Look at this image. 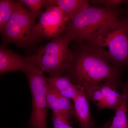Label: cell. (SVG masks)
<instances>
[{
	"label": "cell",
	"mask_w": 128,
	"mask_h": 128,
	"mask_svg": "<svg viewBox=\"0 0 128 128\" xmlns=\"http://www.w3.org/2000/svg\"><path fill=\"white\" fill-rule=\"evenodd\" d=\"M88 100L96 105L99 110H101L103 103L104 97L101 91L100 86H88L83 88Z\"/></svg>",
	"instance_id": "cell-16"
},
{
	"label": "cell",
	"mask_w": 128,
	"mask_h": 128,
	"mask_svg": "<svg viewBox=\"0 0 128 128\" xmlns=\"http://www.w3.org/2000/svg\"><path fill=\"white\" fill-rule=\"evenodd\" d=\"M90 6L86 0H44L43 6L58 7L62 10L69 22L78 12Z\"/></svg>",
	"instance_id": "cell-11"
},
{
	"label": "cell",
	"mask_w": 128,
	"mask_h": 128,
	"mask_svg": "<svg viewBox=\"0 0 128 128\" xmlns=\"http://www.w3.org/2000/svg\"><path fill=\"white\" fill-rule=\"evenodd\" d=\"M29 83L32 99V114L27 125L32 128H47L50 109L47 99L48 83L44 72L33 64L24 72Z\"/></svg>",
	"instance_id": "cell-5"
},
{
	"label": "cell",
	"mask_w": 128,
	"mask_h": 128,
	"mask_svg": "<svg viewBox=\"0 0 128 128\" xmlns=\"http://www.w3.org/2000/svg\"><path fill=\"white\" fill-rule=\"evenodd\" d=\"M32 62V56L19 55L4 46L0 47V74L16 71L24 72Z\"/></svg>",
	"instance_id": "cell-9"
},
{
	"label": "cell",
	"mask_w": 128,
	"mask_h": 128,
	"mask_svg": "<svg viewBox=\"0 0 128 128\" xmlns=\"http://www.w3.org/2000/svg\"><path fill=\"white\" fill-rule=\"evenodd\" d=\"M101 91L104 97L103 103L101 110L106 108L115 111L120 105L123 98L122 93L114 85L104 84L101 85Z\"/></svg>",
	"instance_id": "cell-14"
},
{
	"label": "cell",
	"mask_w": 128,
	"mask_h": 128,
	"mask_svg": "<svg viewBox=\"0 0 128 128\" xmlns=\"http://www.w3.org/2000/svg\"><path fill=\"white\" fill-rule=\"evenodd\" d=\"M47 99L50 109L66 123L70 125L77 120L74 104L70 100L58 94L48 84Z\"/></svg>",
	"instance_id": "cell-8"
},
{
	"label": "cell",
	"mask_w": 128,
	"mask_h": 128,
	"mask_svg": "<svg viewBox=\"0 0 128 128\" xmlns=\"http://www.w3.org/2000/svg\"><path fill=\"white\" fill-rule=\"evenodd\" d=\"M68 20L58 7L48 8L40 16L33 32L35 44L41 40L52 39L63 34L65 32Z\"/></svg>",
	"instance_id": "cell-7"
},
{
	"label": "cell",
	"mask_w": 128,
	"mask_h": 128,
	"mask_svg": "<svg viewBox=\"0 0 128 128\" xmlns=\"http://www.w3.org/2000/svg\"><path fill=\"white\" fill-rule=\"evenodd\" d=\"M72 41L66 32L53 38L32 55L33 64L50 76L64 75L73 60V51L69 47Z\"/></svg>",
	"instance_id": "cell-4"
},
{
	"label": "cell",
	"mask_w": 128,
	"mask_h": 128,
	"mask_svg": "<svg viewBox=\"0 0 128 128\" xmlns=\"http://www.w3.org/2000/svg\"><path fill=\"white\" fill-rule=\"evenodd\" d=\"M51 120L54 128H74L70 124L66 123L57 114L52 112Z\"/></svg>",
	"instance_id": "cell-19"
},
{
	"label": "cell",
	"mask_w": 128,
	"mask_h": 128,
	"mask_svg": "<svg viewBox=\"0 0 128 128\" xmlns=\"http://www.w3.org/2000/svg\"><path fill=\"white\" fill-rule=\"evenodd\" d=\"M88 100L84 89L81 87L73 100L76 117L81 128H95Z\"/></svg>",
	"instance_id": "cell-10"
},
{
	"label": "cell",
	"mask_w": 128,
	"mask_h": 128,
	"mask_svg": "<svg viewBox=\"0 0 128 128\" xmlns=\"http://www.w3.org/2000/svg\"><path fill=\"white\" fill-rule=\"evenodd\" d=\"M44 0H20L18 2L26 6L32 16L36 18L40 17L43 12L41 10L43 6Z\"/></svg>",
	"instance_id": "cell-17"
},
{
	"label": "cell",
	"mask_w": 128,
	"mask_h": 128,
	"mask_svg": "<svg viewBox=\"0 0 128 128\" xmlns=\"http://www.w3.org/2000/svg\"><path fill=\"white\" fill-rule=\"evenodd\" d=\"M73 50V58L64 75L75 84L84 88L88 86L114 85L120 90L122 68L114 66L98 50L84 42Z\"/></svg>",
	"instance_id": "cell-1"
},
{
	"label": "cell",
	"mask_w": 128,
	"mask_h": 128,
	"mask_svg": "<svg viewBox=\"0 0 128 128\" xmlns=\"http://www.w3.org/2000/svg\"><path fill=\"white\" fill-rule=\"evenodd\" d=\"M94 6L106 8H118L123 3L127 2V1L121 0H99L89 1Z\"/></svg>",
	"instance_id": "cell-18"
},
{
	"label": "cell",
	"mask_w": 128,
	"mask_h": 128,
	"mask_svg": "<svg viewBox=\"0 0 128 128\" xmlns=\"http://www.w3.org/2000/svg\"><path fill=\"white\" fill-rule=\"evenodd\" d=\"M18 3V2L11 0H0V31L1 33L4 30Z\"/></svg>",
	"instance_id": "cell-15"
},
{
	"label": "cell",
	"mask_w": 128,
	"mask_h": 128,
	"mask_svg": "<svg viewBox=\"0 0 128 128\" xmlns=\"http://www.w3.org/2000/svg\"><path fill=\"white\" fill-rule=\"evenodd\" d=\"M35 19L24 5L18 2L1 33L5 42L25 48L34 44L33 32Z\"/></svg>",
	"instance_id": "cell-6"
},
{
	"label": "cell",
	"mask_w": 128,
	"mask_h": 128,
	"mask_svg": "<svg viewBox=\"0 0 128 128\" xmlns=\"http://www.w3.org/2000/svg\"><path fill=\"white\" fill-rule=\"evenodd\" d=\"M123 98L113 116L101 128H128V77L123 87Z\"/></svg>",
	"instance_id": "cell-13"
},
{
	"label": "cell",
	"mask_w": 128,
	"mask_h": 128,
	"mask_svg": "<svg viewBox=\"0 0 128 128\" xmlns=\"http://www.w3.org/2000/svg\"><path fill=\"white\" fill-rule=\"evenodd\" d=\"M48 85L58 94L70 100L76 96L81 86L75 84L65 75L54 76L46 78Z\"/></svg>",
	"instance_id": "cell-12"
},
{
	"label": "cell",
	"mask_w": 128,
	"mask_h": 128,
	"mask_svg": "<svg viewBox=\"0 0 128 128\" xmlns=\"http://www.w3.org/2000/svg\"><path fill=\"white\" fill-rule=\"evenodd\" d=\"M122 13L120 8H106L90 5L67 24L64 32L77 42L87 41L104 26L121 16Z\"/></svg>",
	"instance_id": "cell-3"
},
{
	"label": "cell",
	"mask_w": 128,
	"mask_h": 128,
	"mask_svg": "<svg viewBox=\"0 0 128 128\" xmlns=\"http://www.w3.org/2000/svg\"><path fill=\"white\" fill-rule=\"evenodd\" d=\"M85 42L114 66H128V17L121 16L106 24Z\"/></svg>",
	"instance_id": "cell-2"
}]
</instances>
